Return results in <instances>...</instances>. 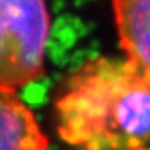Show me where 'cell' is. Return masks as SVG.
<instances>
[{
    "label": "cell",
    "mask_w": 150,
    "mask_h": 150,
    "mask_svg": "<svg viewBox=\"0 0 150 150\" xmlns=\"http://www.w3.org/2000/svg\"><path fill=\"white\" fill-rule=\"evenodd\" d=\"M142 150H150V146L149 147H146V149H142Z\"/></svg>",
    "instance_id": "5"
},
{
    "label": "cell",
    "mask_w": 150,
    "mask_h": 150,
    "mask_svg": "<svg viewBox=\"0 0 150 150\" xmlns=\"http://www.w3.org/2000/svg\"><path fill=\"white\" fill-rule=\"evenodd\" d=\"M112 10L127 59L150 75V0H112Z\"/></svg>",
    "instance_id": "4"
},
{
    "label": "cell",
    "mask_w": 150,
    "mask_h": 150,
    "mask_svg": "<svg viewBox=\"0 0 150 150\" xmlns=\"http://www.w3.org/2000/svg\"><path fill=\"white\" fill-rule=\"evenodd\" d=\"M57 134L76 150L150 146V75L128 59L96 57L67 79L56 100Z\"/></svg>",
    "instance_id": "1"
},
{
    "label": "cell",
    "mask_w": 150,
    "mask_h": 150,
    "mask_svg": "<svg viewBox=\"0 0 150 150\" xmlns=\"http://www.w3.org/2000/svg\"><path fill=\"white\" fill-rule=\"evenodd\" d=\"M49 139L17 91L0 86V150H47Z\"/></svg>",
    "instance_id": "3"
},
{
    "label": "cell",
    "mask_w": 150,
    "mask_h": 150,
    "mask_svg": "<svg viewBox=\"0 0 150 150\" xmlns=\"http://www.w3.org/2000/svg\"><path fill=\"white\" fill-rule=\"evenodd\" d=\"M49 28L45 0H0V86L16 91L42 76Z\"/></svg>",
    "instance_id": "2"
}]
</instances>
